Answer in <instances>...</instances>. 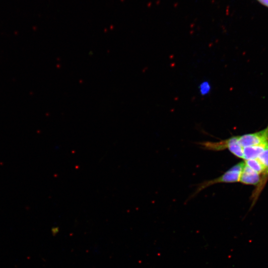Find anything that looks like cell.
<instances>
[{
	"mask_svg": "<svg viewBox=\"0 0 268 268\" xmlns=\"http://www.w3.org/2000/svg\"><path fill=\"white\" fill-rule=\"evenodd\" d=\"M263 5L268 7V0H258Z\"/></svg>",
	"mask_w": 268,
	"mask_h": 268,
	"instance_id": "6",
	"label": "cell"
},
{
	"mask_svg": "<svg viewBox=\"0 0 268 268\" xmlns=\"http://www.w3.org/2000/svg\"><path fill=\"white\" fill-rule=\"evenodd\" d=\"M261 178V174L244 164L240 179L241 183L245 185H257L260 183Z\"/></svg>",
	"mask_w": 268,
	"mask_h": 268,
	"instance_id": "3",
	"label": "cell"
},
{
	"mask_svg": "<svg viewBox=\"0 0 268 268\" xmlns=\"http://www.w3.org/2000/svg\"><path fill=\"white\" fill-rule=\"evenodd\" d=\"M238 138L243 147L268 142V125L266 128L259 132L238 135Z\"/></svg>",
	"mask_w": 268,
	"mask_h": 268,
	"instance_id": "2",
	"label": "cell"
},
{
	"mask_svg": "<svg viewBox=\"0 0 268 268\" xmlns=\"http://www.w3.org/2000/svg\"><path fill=\"white\" fill-rule=\"evenodd\" d=\"M268 146V142L260 144L243 147L244 160L258 158L262 152Z\"/></svg>",
	"mask_w": 268,
	"mask_h": 268,
	"instance_id": "4",
	"label": "cell"
},
{
	"mask_svg": "<svg viewBox=\"0 0 268 268\" xmlns=\"http://www.w3.org/2000/svg\"><path fill=\"white\" fill-rule=\"evenodd\" d=\"M244 164V162H240L233 166L221 176L213 180L203 182L199 185L194 195L197 194L208 186L216 183H235L240 181V176Z\"/></svg>",
	"mask_w": 268,
	"mask_h": 268,
	"instance_id": "1",
	"label": "cell"
},
{
	"mask_svg": "<svg viewBox=\"0 0 268 268\" xmlns=\"http://www.w3.org/2000/svg\"><path fill=\"white\" fill-rule=\"evenodd\" d=\"M246 165L257 173L262 174L266 171V169L258 158L246 160Z\"/></svg>",
	"mask_w": 268,
	"mask_h": 268,
	"instance_id": "5",
	"label": "cell"
}]
</instances>
